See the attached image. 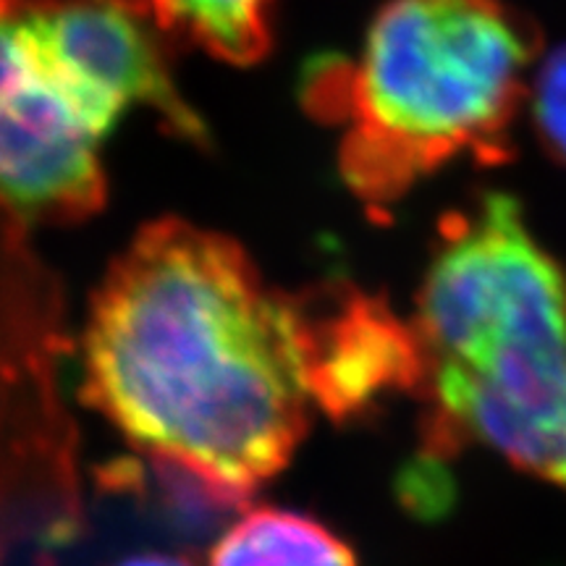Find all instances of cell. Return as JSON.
I'll use <instances>...</instances> for the list:
<instances>
[{
  "label": "cell",
  "instance_id": "6da1fadb",
  "mask_svg": "<svg viewBox=\"0 0 566 566\" xmlns=\"http://www.w3.org/2000/svg\"><path fill=\"white\" fill-rule=\"evenodd\" d=\"M313 289L273 286L226 233L163 218L113 260L84 323V399L132 443L242 491L307 438Z\"/></svg>",
  "mask_w": 566,
  "mask_h": 566
},
{
  "label": "cell",
  "instance_id": "8992f818",
  "mask_svg": "<svg viewBox=\"0 0 566 566\" xmlns=\"http://www.w3.org/2000/svg\"><path fill=\"white\" fill-rule=\"evenodd\" d=\"M105 483L122 491H147L163 520L187 537L216 533L231 516H242L252 501V491L233 488L192 464L155 451H147V464L129 459L116 462Z\"/></svg>",
  "mask_w": 566,
  "mask_h": 566
},
{
  "label": "cell",
  "instance_id": "9c48e42d",
  "mask_svg": "<svg viewBox=\"0 0 566 566\" xmlns=\"http://www.w3.org/2000/svg\"><path fill=\"white\" fill-rule=\"evenodd\" d=\"M530 101L543 145L566 166V48H558L537 71Z\"/></svg>",
  "mask_w": 566,
  "mask_h": 566
},
{
  "label": "cell",
  "instance_id": "3957f363",
  "mask_svg": "<svg viewBox=\"0 0 566 566\" xmlns=\"http://www.w3.org/2000/svg\"><path fill=\"white\" fill-rule=\"evenodd\" d=\"M535 27L506 0H386L352 61H321L304 105L342 129L338 168L388 205L451 160L506 158Z\"/></svg>",
  "mask_w": 566,
  "mask_h": 566
},
{
  "label": "cell",
  "instance_id": "ba28073f",
  "mask_svg": "<svg viewBox=\"0 0 566 566\" xmlns=\"http://www.w3.org/2000/svg\"><path fill=\"white\" fill-rule=\"evenodd\" d=\"M176 48L189 45L229 66H254L275 40V0H147Z\"/></svg>",
  "mask_w": 566,
  "mask_h": 566
},
{
  "label": "cell",
  "instance_id": "30bf717a",
  "mask_svg": "<svg viewBox=\"0 0 566 566\" xmlns=\"http://www.w3.org/2000/svg\"><path fill=\"white\" fill-rule=\"evenodd\" d=\"M113 566H195L189 558L184 556H174V554H134L126 556L122 562H116Z\"/></svg>",
  "mask_w": 566,
  "mask_h": 566
},
{
  "label": "cell",
  "instance_id": "7a4b0ae2",
  "mask_svg": "<svg viewBox=\"0 0 566 566\" xmlns=\"http://www.w3.org/2000/svg\"><path fill=\"white\" fill-rule=\"evenodd\" d=\"M422 457L485 443L566 491V273L506 195L443 218L417 292Z\"/></svg>",
  "mask_w": 566,
  "mask_h": 566
},
{
  "label": "cell",
  "instance_id": "5b68a950",
  "mask_svg": "<svg viewBox=\"0 0 566 566\" xmlns=\"http://www.w3.org/2000/svg\"><path fill=\"white\" fill-rule=\"evenodd\" d=\"M422 354L409 321L352 283L313 289L310 396L334 422L365 420L399 394H420Z\"/></svg>",
  "mask_w": 566,
  "mask_h": 566
},
{
  "label": "cell",
  "instance_id": "52a82bcc",
  "mask_svg": "<svg viewBox=\"0 0 566 566\" xmlns=\"http://www.w3.org/2000/svg\"><path fill=\"white\" fill-rule=\"evenodd\" d=\"M210 566H359L349 543L292 509H247L210 551Z\"/></svg>",
  "mask_w": 566,
  "mask_h": 566
},
{
  "label": "cell",
  "instance_id": "277c9868",
  "mask_svg": "<svg viewBox=\"0 0 566 566\" xmlns=\"http://www.w3.org/2000/svg\"><path fill=\"white\" fill-rule=\"evenodd\" d=\"M174 51L147 0H0V210L27 229L97 216L103 145L134 108L208 145Z\"/></svg>",
  "mask_w": 566,
  "mask_h": 566
}]
</instances>
